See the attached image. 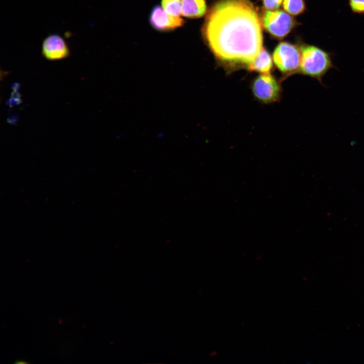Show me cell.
I'll use <instances>...</instances> for the list:
<instances>
[{"label":"cell","instance_id":"cell-13","mask_svg":"<svg viewBox=\"0 0 364 364\" xmlns=\"http://www.w3.org/2000/svg\"><path fill=\"white\" fill-rule=\"evenodd\" d=\"M283 0H262L264 8L266 10H276L280 7Z\"/></svg>","mask_w":364,"mask_h":364},{"label":"cell","instance_id":"cell-10","mask_svg":"<svg viewBox=\"0 0 364 364\" xmlns=\"http://www.w3.org/2000/svg\"><path fill=\"white\" fill-rule=\"evenodd\" d=\"M283 6L286 12L293 16L301 15L306 10L305 0H283Z\"/></svg>","mask_w":364,"mask_h":364},{"label":"cell","instance_id":"cell-2","mask_svg":"<svg viewBox=\"0 0 364 364\" xmlns=\"http://www.w3.org/2000/svg\"><path fill=\"white\" fill-rule=\"evenodd\" d=\"M300 44L299 73L315 79L323 84V77L331 69L336 68L332 54L316 46L304 43Z\"/></svg>","mask_w":364,"mask_h":364},{"label":"cell","instance_id":"cell-12","mask_svg":"<svg viewBox=\"0 0 364 364\" xmlns=\"http://www.w3.org/2000/svg\"><path fill=\"white\" fill-rule=\"evenodd\" d=\"M348 4L353 13L364 14V0H349Z\"/></svg>","mask_w":364,"mask_h":364},{"label":"cell","instance_id":"cell-8","mask_svg":"<svg viewBox=\"0 0 364 364\" xmlns=\"http://www.w3.org/2000/svg\"><path fill=\"white\" fill-rule=\"evenodd\" d=\"M207 12L205 0H182L181 14L187 18L194 19L203 16Z\"/></svg>","mask_w":364,"mask_h":364},{"label":"cell","instance_id":"cell-7","mask_svg":"<svg viewBox=\"0 0 364 364\" xmlns=\"http://www.w3.org/2000/svg\"><path fill=\"white\" fill-rule=\"evenodd\" d=\"M151 26L160 32H169L181 27L185 21L180 17L172 16L158 5L152 9L149 15Z\"/></svg>","mask_w":364,"mask_h":364},{"label":"cell","instance_id":"cell-6","mask_svg":"<svg viewBox=\"0 0 364 364\" xmlns=\"http://www.w3.org/2000/svg\"><path fill=\"white\" fill-rule=\"evenodd\" d=\"M70 52L64 38L58 34H51L43 40L41 54L47 60L57 61L68 58Z\"/></svg>","mask_w":364,"mask_h":364},{"label":"cell","instance_id":"cell-14","mask_svg":"<svg viewBox=\"0 0 364 364\" xmlns=\"http://www.w3.org/2000/svg\"><path fill=\"white\" fill-rule=\"evenodd\" d=\"M27 363V362H26V361H24V360H16V361L15 362V364H25V363Z\"/></svg>","mask_w":364,"mask_h":364},{"label":"cell","instance_id":"cell-11","mask_svg":"<svg viewBox=\"0 0 364 364\" xmlns=\"http://www.w3.org/2000/svg\"><path fill=\"white\" fill-rule=\"evenodd\" d=\"M161 7L168 14L179 17L181 13L182 0H161Z\"/></svg>","mask_w":364,"mask_h":364},{"label":"cell","instance_id":"cell-4","mask_svg":"<svg viewBox=\"0 0 364 364\" xmlns=\"http://www.w3.org/2000/svg\"><path fill=\"white\" fill-rule=\"evenodd\" d=\"M251 90L255 99L264 104L278 101L282 93L280 81L270 73L255 77L251 82Z\"/></svg>","mask_w":364,"mask_h":364},{"label":"cell","instance_id":"cell-5","mask_svg":"<svg viewBox=\"0 0 364 364\" xmlns=\"http://www.w3.org/2000/svg\"><path fill=\"white\" fill-rule=\"evenodd\" d=\"M261 21L265 30L278 39L284 38L299 24L291 15L280 10H266Z\"/></svg>","mask_w":364,"mask_h":364},{"label":"cell","instance_id":"cell-9","mask_svg":"<svg viewBox=\"0 0 364 364\" xmlns=\"http://www.w3.org/2000/svg\"><path fill=\"white\" fill-rule=\"evenodd\" d=\"M273 69L272 58L269 53L262 48L261 52L249 66L247 69L260 74L270 73Z\"/></svg>","mask_w":364,"mask_h":364},{"label":"cell","instance_id":"cell-1","mask_svg":"<svg viewBox=\"0 0 364 364\" xmlns=\"http://www.w3.org/2000/svg\"><path fill=\"white\" fill-rule=\"evenodd\" d=\"M261 18L249 0H216L202 27L205 43L229 70L246 68L263 47Z\"/></svg>","mask_w":364,"mask_h":364},{"label":"cell","instance_id":"cell-3","mask_svg":"<svg viewBox=\"0 0 364 364\" xmlns=\"http://www.w3.org/2000/svg\"><path fill=\"white\" fill-rule=\"evenodd\" d=\"M272 59L283 77L299 72L301 60L299 47L287 42H281L275 48Z\"/></svg>","mask_w":364,"mask_h":364}]
</instances>
